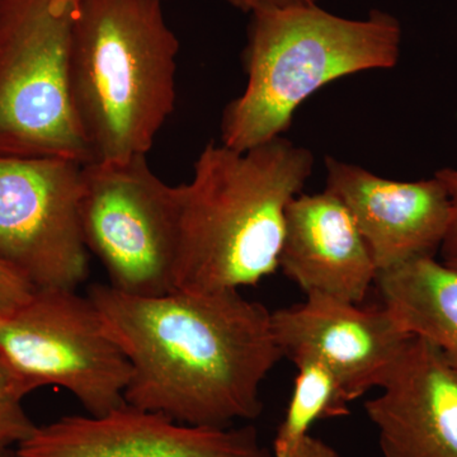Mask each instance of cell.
Masks as SVG:
<instances>
[{"label": "cell", "instance_id": "obj_9", "mask_svg": "<svg viewBox=\"0 0 457 457\" xmlns=\"http://www.w3.org/2000/svg\"><path fill=\"white\" fill-rule=\"evenodd\" d=\"M16 457H273L253 426L182 425L132 405L104 416H68L35 431Z\"/></svg>", "mask_w": 457, "mask_h": 457}, {"label": "cell", "instance_id": "obj_3", "mask_svg": "<svg viewBox=\"0 0 457 457\" xmlns=\"http://www.w3.org/2000/svg\"><path fill=\"white\" fill-rule=\"evenodd\" d=\"M163 3L80 0L71 92L92 162L147 155L173 113L179 41Z\"/></svg>", "mask_w": 457, "mask_h": 457}, {"label": "cell", "instance_id": "obj_10", "mask_svg": "<svg viewBox=\"0 0 457 457\" xmlns=\"http://www.w3.org/2000/svg\"><path fill=\"white\" fill-rule=\"evenodd\" d=\"M270 324L284 356L323 362L351 403L381 386L411 337L384 306L365 309L324 295L270 312Z\"/></svg>", "mask_w": 457, "mask_h": 457}, {"label": "cell", "instance_id": "obj_2", "mask_svg": "<svg viewBox=\"0 0 457 457\" xmlns=\"http://www.w3.org/2000/svg\"><path fill=\"white\" fill-rule=\"evenodd\" d=\"M314 155L285 137L245 152L209 143L179 187L174 290L219 293L260 284L279 269L286 210Z\"/></svg>", "mask_w": 457, "mask_h": 457}, {"label": "cell", "instance_id": "obj_14", "mask_svg": "<svg viewBox=\"0 0 457 457\" xmlns=\"http://www.w3.org/2000/svg\"><path fill=\"white\" fill-rule=\"evenodd\" d=\"M384 308L411 336L441 351L457 371V272L436 257H420L378 272Z\"/></svg>", "mask_w": 457, "mask_h": 457}, {"label": "cell", "instance_id": "obj_1", "mask_svg": "<svg viewBox=\"0 0 457 457\" xmlns=\"http://www.w3.org/2000/svg\"><path fill=\"white\" fill-rule=\"evenodd\" d=\"M88 297L130 362L126 404L198 427L260 416L262 383L284 356L266 306L240 291L137 296L99 284Z\"/></svg>", "mask_w": 457, "mask_h": 457}, {"label": "cell", "instance_id": "obj_8", "mask_svg": "<svg viewBox=\"0 0 457 457\" xmlns=\"http://www.w3.org/2000/svg\"><path fill=\"white\" fill-rule=\"evenodd\" d=\"M83 165L0 155V261L36 288L75 290L88 275L80 227Z\"/></svg>", "mask_w": 457, "mask_h": 457}, {"label": "cell", "instance_id": "obj_13", "mask_svg": "<svg viewBox=\"0 0 457 457\" xmlns=\"http://www.w3.org/2000/svg\"><path fill=\"white\" fill-rule=\"evenodd\" d=\"M279 269L308 295L361 303L378 270L359 225L329 189L300 194L286 210Z\"/></svg>", "mask_w": 457, "mask_h": 457}, {"label": "cell", "instance_id": "obj_18", "mask_svg": "<svg viewBox=\"0 0 457 457\" xmlns=\"http://www.w3.org/2000/svg\"><path fill=\"white\" fill-rule=\"evenodd\" d=\"M435 177L446 188L450 197L451 209H453L449 231H447L440 249L442 262H450L457 260V170L444 168V170L436 171Z\"/></svg>", "mask_w": 457, "mask_h": 457}, {"label": "cell", "instance_id": "obj_6", "mask_svg": "<svg viewBox=\"0 0 457 457\" xmlns=\"http://www.w3.org/2000/svg\"><path fill=\"white\" fill-rule=\"evenodd\" d=\"M0 359L27 394L56 385L90 416L126 404L131 366L95 303L71 288H36L0 318Z\"/></svg>", "mask_w": 457, "mask_h": 457}, {"label": "cell", "instance_id": "obj_7", "mask_svg": "<svg viewBox=\"0 0 457 457\" xmlns=\"http://www.w3.org/2000/svg\"><path fill=\"white\" fill-rule=\"evenodd\" d=\"M179 220V187L159 179L146 155L83 165L84 245L111 287L137 296L173 291Z\"/></svg>", "mask_w": 457, "mask_h": 457}, {"label": "cell", "instance_id": "obj_12", "mask_svg": "<svg viewBox=\"0 0 457 457\" xmlns=\"http://www.w3.org/2000/svg\"><path fill=\"white\" fill-rule=\"evenodd\" d=\"M365 403L384 457H457V371L431 342L411 336Z\"/></svg>", "mask_w": 457, "mask_h": 457}, {"label": "cell", "instance_id": "obj_5", "mask_svg": "<svg viewBox=\"0 0 457 457\" xmlns=\"http://www.w3.org/2000/svg\"><path fill=\"white\" fill-rule=\"evenodd\" d=\"M80 0H0V155L92 162L71 101Z\"/></svg>", "mask_w": 457, "mask_h": 457}, {"label": "cell", "instance_id": "obj_22", "mask_svg": "<svg viewBox=\"0 0 457 457\" xmlns=\"http://www.w3.org/2000/svg\"><path fill=\"white\" fill-rule=\"evenodd\" d=\"M444 263H446L447 266H450L451 269L455 270L457 272V260L450 261V262H444Z\"/></svg>", "mask_w": 457, "mask_h": 457}, {"label": "cell", "instance_id": "obj_15", "mask_svg": "<svg viewBox=\"0 0 457 457\" xmlns=\"http://www.w3.org/2000/svg\"><path fill=\"white\" fill-rule=\"evenodd\" d=\"M296 365L294 392L273 441V457H288L309 435L315 422L350 414V399L332 370L305 357Z\"/></svg>", "mask_w": 457, "mask_h": 457}, {"label": "cell", "instance_id": "obj_4", "mask_svg": "<svg viewBox=\"0 0 457 457\" xmlns=\"http://www.w3.org/2000/svg\"><path fill=\"white\" fill-rule=\"evenodd\" d=\"M398 18L372 9L362 20L315 5L251 13L245 92L222 112L221 144L239 152L284 137L294 114L319 89L348 75L398 64Z\"/></svg>", "mask_w": 457, "mask_h": 457}, {"label": "cell", "instance_id": "obj_19", "mask_svg": "<svg viewBox=\"0 0 457 457\" xmlns=\"http://www.w3.org/2000/svg\"><path fill=\"white\" fill-rule=\"evenodd\" d=\"M224 2H227L231 7L251 14L253 12L264 11V9H284L303 7V5H315L319 4L320 0H224Z\"/></svg>", "mask_w": 457, "mask_h": 457}, {"label": "cell", "instance_id": "obj_21", "mask_svg": "<svg viewBox=\"0 0 457 457\" xmlns=\"http://www.w3.org/2000/svg\"><path fill=\"white\" fill-rule=\"evenodd\" d=\"M0 457H16V453H14V449L3 451L0 453Z\"/></svg>", "mask_w": 457, "mask_h": 457}, {"label": "cell", "instance_id": "obj_11", "mask_svg": "<svg viewBox=\"0 0 457 457\" xmlns=\"http://www.w3.org/2000/svg\"><path fill=\"white\" fill-rule=\"evenodd\" d=\"M326 188L341 198L368 243L378 272L420 257H436L453 209L444 185L399 182L327 156Z\"/></svg>", "mask_w": 457, "mask_h": 457}, {"label": "cell", "instance_id": "obj_17", "mask_svg": "<svg viewBox=\"0 0 457 457\" xmlns=\"http://www.w3.org/2000/svg\"><path fill=\"white\" fill-rule=\"evenodd\" d=\"M36 287L13 267L0 261V318L7 317L23 305Z\"/></svg>", "mask_w": 457, "mask_h": 457}, {"label": "cell", "instance_id": "obj_20", "mask_svg": "<svg viewBox=\"0 0 457 457\" xmlns=\"http://www.w3.org/2000/svg\"><path fill=\"white\" fill-rule=\"evenodd\" d=\"M288 457H342L326 442L308 435Z\"/></svg>", "mask_w": 457, "mask_h": 457}, {"label": "cell", "instance_id": "obj_16", "mask_svg": "<svg viewBox=\"0 0 457 457\" xmlns=\"http://www.w3.org/2000/svg\"><path fill=\"white\" fill-rule=\"evenodd\" d=\"M26 395L16 376L0 359V453L16 449L37 427L23 408Z\"/></svg>", "mask_w": 457, "mask_h": 457}]
</instances>
